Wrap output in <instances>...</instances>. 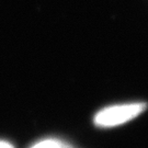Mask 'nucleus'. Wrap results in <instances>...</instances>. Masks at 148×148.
<instances>
[{"label": "nucleus", "instance_id": "nucleus-1", "mask_svg": "<svg viewBox=\"0 0 148 148\" xmlns=\"http://www.w3.org/2000/svg\"><path fill=\"white\" fill-rule=\"evenodd\" d=\"M147 104L145 102H135L126 104H117L104 108L95 115V126L110 128L123 125L133 121L145 112Z\"/></svg>", "mask_w": 148, "mask_h": 148}, {"label": "nucleus", "instance_id": "nucleus-3", "mask_svg": "<svg viewBox=\"0 0 148 148\" xmlns=\"http://www.w3.org/2000/svg\"><path fill=\"white\" fill-rule=\"evenodd\" d=\"M0 148H13V146H12L11 144L7 143V142L0 140Z\"/></svg>", "mask_w": 148, "mask_h": 148}, {"label": "nucleus", "instance_id": "nucleus-2", "mask_svg": "<svg viewBox=\"0 0 148 148\" xmlns=\"http://www.w3.org/2000/svg\"><path fill=\"white\" fill-rule=\"evenodd\" d=\"M31 148H68L63 142L57 139H44L33 145Z\"/></svg>", "mask_w": 148, "mask_h": 148}]
</instances>
